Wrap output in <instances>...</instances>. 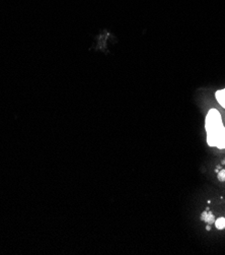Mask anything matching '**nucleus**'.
<instances>
[{
  "label": "nucleus",
  "mask_w": 225,
  "mask_h": 255,
  "mask_svg": "<svg viewBox=\"0 0 225 255\" xmlns=\"http://www.w3.org/2000/svg\"><path fill=\"white\" fill-rule=\"evenodd\" d=\"M205 129L207 132V142L210 146H216L219 138L225 131L222 123L220 112L216 109H211L205 119Z\"/></svg>",
  "instance_id": "f257e3e1"
},
{
  "label": "nucleus",
  "mask_w": 225,
  "mask_h": 255,
  "mask_svg": "<svg viewBox=\"0 0 225 255\" xmlns=\"http://www.w3.org/2000/svg\"><path fill=\"white\" fill-rule=\"evenodd\" d=\"M216 100L221 107L225 108V89L216 92Z\"/></svg>",
  "instance_id": "f03ea898"
},
{
  "label": "nucleus",
  "mask_w": 225,
  "mask_h": 255,
  "mask_svg": "<svg viewBox=\"0 0 225 255\" xmlns=\"http://www.w3.org/2000/svg\"><path fill=\"white\" fill-rule=\"evenodd\" d=\"M202 220L205 221V222H206L207 224H209V225L215 223V217H214V215L211 214V213H208V212H204V213L202 214Z\"/></svg>",
  "instance_id": "7ed1b4c3"
},
{
  "label": "nucleus",
  "mask_w": 225,
  "mask_h": 255,
  "mask_svg": "<svg viewBox=\"0 0 225 255\" xmlns=\"http://www.w3.org/2000/svg\"><path fill=\"white\" fill-rule=\"evenodd\" d=\"M215 226L219 230L225 228V218H219L218 220H215Z\"/></svg>",
  "instance_id": "20e7f679"
},
{
  "label": "nucleus",
  "mask_w": 225,
  "mask_h": 255,
  "mask_svg": "<svg viewBox=\"0 0 225 255\" xmlns=\"http://www.w3.org/2000/svg\"><path fill=\"white\" fill-rule=\"evenodd\" d=\"M216 147L221 148V149H222V148H225V131H224V133L221 135V137L219 138Z\"/></svg>",
  "instance_id": "39448f33"
},
{
  "label": "nucleus",
  "mask_w": 225,
  "mask_h": 255,
  "mask_svg": "<svg viewBox=\"0 0 225 255\" xmlns=\"http://www.w3.org/2000/svg\"><path fill=\"white\" fill-rule=\"evenodd\" d=\"M218 179L220 181H225V170H221L218 173Z\"/></svg>",
  "instance_id": "423d86ee"
},
{
  "label": "nucleus",
  "mask_w": 225,
  "mask_h": 255,
  "mask_svg": "<svg viewBox=\"0 0 225 255\" xmlns=\"http://www.w3.org/2000/svg\"><path fill=\"white\" fill-rule=\"evenodd\" d=\"M210 230H211V227L207 226V231H210Z\"/></svg>",
  "instance_id": "0eeeda50"
}]
</instances>
